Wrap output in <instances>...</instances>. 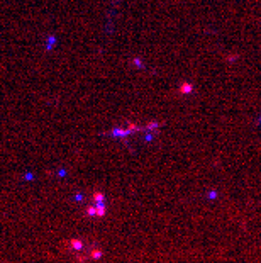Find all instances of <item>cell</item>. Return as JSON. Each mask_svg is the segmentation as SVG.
I'll return each mask as SVG.
<instances>
[{
  "label": "cell",
  "mask_w": 261,
  "mask_h": 263,
  "mask_svg": "<svg viewBox=\"0 0 261 263\" xmlns=\"http://www.w3.org/2000/svg\"><path fill=\"white\" fill-rule=\"evenodd\" d=\"M88 258H90V260H99V258H102V251H100L99 248H93V250L90 251Z\"/></svg>",
  "instance_id": "3"
},
{
  "label": "cell",
  "mask_w": 261,
  "mask_h": 263,
  "mask_svg": "<svg viewBox=\"0 0 261 263\" xmlns=\"http://www.w3.org/2000/svg\"><path fill=\"white\" fill-rule=\"evenodd\" d=\"M93 200H95V204H99V202H104V195L100 194V192H95V194H93Z\"/></svg>",
  "instance_id": "4"
},
{
  "label": "cell",
  "mask_w": 261,
  "mask_h": 263,
  "mask_svg": "<svg viewBox=\"0 0 261 263\" xmlns=\"http://www.w3.org/2000/svg\"><path fill=\"white\" fill-rule=\"evenodd\" d=\"M68 248L70 250H75V251H80V250H83V241H80V239H70L68 241Z\"/></svg>",
  "instance_id": "2"
},
{
  "label": "cell",
  "mask_w": 261,
  "mask_h": 263,
  "mask_svg": "<svg viewBox=\"0 0 261 263\" xmlns=\"http://www.w3.org/2000/svg\"><path fill=\"white\" fill-rule=\"evenodd\" d=\"M85 214H87V216H90V217H102V216H105V205H104V202L88 205V207H87V210H85Z\"/></svg>",
  "instance_id": "1"
}]
</instances>
